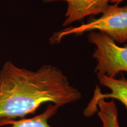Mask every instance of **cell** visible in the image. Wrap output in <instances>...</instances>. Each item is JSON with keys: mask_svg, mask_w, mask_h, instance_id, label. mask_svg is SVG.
I'll return each mask as SVG.
<instances>
[{"mask_svg": "<svg viewBox=\"0 0 127 127\" xmlns=\"http://www.w3.org/2000/svg\"><path fill=\"white\" fill-rule=\"evenodd\" d=\"M81 97L63 71L52 65L32 71L8 61L0 69V122L23 118L45 103L61 107Z\"/></svg>", "mask_w": 127, "mask_h": 127, "instance_id": "6da1fadb", "label": "cell"}, {"mask_svg": "<svg viewBox=\"0 0 127 127\" xmlns=\"http://www.w3.org/2000/svg\"><path fill=\"white\" fill-rule=\"evenodd\" d=\"M102 32L115 42H127V5L120 7L118 4L109 5L101 17L94 19L76 27H68L54 34L50 39L52 44L61 42L65 36L81 35L86 32Z\"/></svg>", "mask_w": 127, "mask_h": 127, "instance_id": "7a4b0ae2", "label": "cell"}, {"mask_svg": "<svg viewBox=\"0 0 127 127\" xmlns=\"http://www.w3.org/2000/svg\"><path fill=\"white\" fill-rule=\"evenodd\" d=\"M88 38L96 47L93 57L97 62L95 68L96 75L115 78L120 72H127V45L120 47L102 32H90Z\"/></svg>", "mask_w": 127, "mask_h": 127, "instance_id": "3957f363", "label": "cell"}, {"mask_svg": "<svg viewBox=\"0 0 127 127\" xmlns=\"http://www.w3.org/2000/svg\"><path fill=\"white\" fill-rule=\"evenodd\" d=\"M45 3L64 1L67 3L65 20L63 26H68L90 15L104 14L111 0H43Z\"/></svg>", "mask_w": 127, "mask_h": 127, "instance_id": "277c9868", "label": "cell"}, {"mask_svg": "<svg viewBox=\"0 0 127 127\" xmlns=\"http://www.w3.org/2000/svg\"><path fill=\"white\" fill-rule=\"evenodd\" d=\"M99 84L111 90L109 93L103 94L98 87L95 90L93 99L84 111V115L87 117L96 112L95 104L99 99L112 98L120 101L127 108V79L123 75L121 78H109L105 75L97 76Z\"/></svg>", "mask_w": 127, "mask_h": 127, "instance_id": "5b68a950", "label": "cell"}, {"mask_svg": "<svg viewBox=\"0 0 127 127\" xmlns=\"http://www.w3.org/2000/svg\"><path fill=\"white\" fill-rule=\"evenodd\" d=\"M59 108L57 105L49 104L45 111L39 115L31 118L0 122V127L10 125V127H52L49 124L48 121L57 113Z\"/></svg>", "mask_w": 127, "mask_h": 127, "instance_id": "8992f818", "label": "cell"}, {"mask_svg": "<svg viewBox=\"0 0 127 127\" xmlns=\"http://www.w3.org/2000/svg\"><path fill=\"white\" fill-rule=\"evenodd\" d=\"M98 115L103 127H120L118 120V110L113 100L99 99L95 104Z\"/></svg>", "mask_w": 127, "mask_h": 127, "instance_id": "52a82bcc", "label": "cell"}, {"mask_svg": "<svg viewBox=\"0 0 127 127\" xmlns=\"http://www.w3.org/2000/svg\"><path fill=\"white\" fill-rule=\"evenodd\" d=\"M125 0H111L110 2L111 3H114V4H118L119 5V4L121 2H122L123 1H124Z\"/></svg>", "mask_w": 127, "mask_h": 127, "instance_id": "ba28073f", "label": "cell"}]
</instances>
